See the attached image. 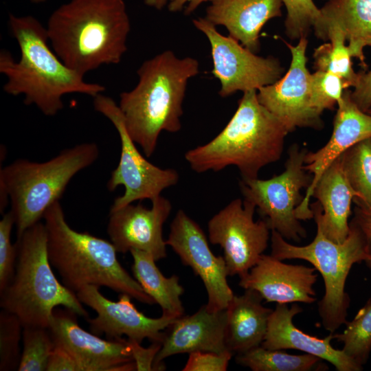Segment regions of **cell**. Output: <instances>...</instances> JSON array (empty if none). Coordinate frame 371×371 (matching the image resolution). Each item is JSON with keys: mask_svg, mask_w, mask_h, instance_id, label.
<instances>
[{"mask_svg": "<svg viewBox=\"0 0 371 371\" xmlns=\"http://www.w3.org/2000/svg\"><path fill=\"white\" fill-rule=\"evenodd\" d=\"M8 26L21 56L16 60L8 50L0 52L6 93L21 95L25 104L34 105L46 116H54L64 106V95L80 93L93 98L105 91L101 84L86 82L84 76L58 58L49 44L46 27L34 16L10 14Z\"/></svg>", "mask_w": 371, "mask_h": 371, "instance_id": "cell-1", "label": "cell"}, {"mask_svg": "<svg viewBox=\"0 0 371 371\" xmlns=\"http://www.w3.org/2000/svg\"><path fill=\"white\" fill-rule=\"evenodd\" d=\"M131 26L124 0H69L51 14L46 30L58 58L85 76L120 63Z\"/></svg>", "mask_w": 371, "mask_h": 371, "instance_id": "cell-2", "label": "cell"}, {"mask_svg": "<svg viewBox=\"0 0 371 371\" xmlns=\"http://www.w3.org/2000/svg\"><path fill=\"white\" fill-rule=\"evenodd\" d=\"M199 73L197 59L165 50L143 62L136 86L120 93L118 106L126 130L146 157L154 153L162 131L181 130L188 84Z\"/></svg>", "mask_w": 371, "mask_h": 371, "instance_id": "cell-3", "label": "cell"}, {"mask_svg": "<svg viewBox=\"0 0 371 371\" xmlns=\"http://www.w3.org/2000/svg\"><path fill=\"white\" fill-rule=\"evenodd\" d=\"M288 133L260 103L257 90L247 91L225 128L209 142L188 150L185 159L198 173L235 166L242 179H256L264 166L280 159Z\"/></svg>", "mask_w": 371, "mask_h": 371, "instance_id": "cell-4", "label": "cell"}, {"mask_svg": "<svg viewBox=\"0 0 371 371\" xmlns=\"http://www.w3.org/2000/svg\"><path fill=\"white\" fill-rule=\"evenodd\" d=\"M43 218L49 260L65 286L76 293L88 285L104 286L142 303L155 304L122 267L113 243L72 229L59 201L46 210Z\"/></svg>", "mask_w": 371, "mask_h": 371, "instance_id": "cell-5", "label": "cell"}, {"mask_svg": "<svg viewBox=\"0 0 371 371\" xmlns=\"http://www.w3.org/2000/svg\"><path fill=\"white\" fill-rule=\"evenodd\" d=\"M99 153L95 142H83L43 162L18 159L0 169V212L4 214L10 199L17 237L43 218L72 178L92 165Z\"/></svg>", "mask_w": 371, "mask_h": 371, "instance_id": "cell-6", "label": "cell"}, {"mask_svg": "<svg viewBox=\"0 0 371 371\" xmlns=\"http://www.w3.org/2000/svg\"><path fill=\"white\" fill-rule=\"evenodd\" d=\"M14 275L0 293V306L18 317L23 326L49 328L54 309L62 306L87 319L89 314L76 293L60 282L50 264L44 223L17 237Z\"/></svg>", "mask_w": 371, "mask_h": 371, "instance_id": "cell-7", "label": "cell"}, {"mask_svg": "<svg viewBox=\"0 0 371 371\" xmlns=\"http://www.w3.org/2000/svg\"><path fill=\"white\" fill-rule=\"evenodd\" d=\"M313 240L304 246L288 243L275 230L271 231V255L281 260L301 259L310 262L322 276L325 293L318 302L324 328L335 333L347 322L350 299L346 292L347 277L352 267L368 256L364 240L354 225L343 243H335L323 233L319 225Z\"/></svg>", "mask_w": 371, "mask_h": 371, "instance_id": "cell-8", "label": "cell"}, {"mask_svg": "<svg viewBox=\"0 0 371 371\" xmlns=\"http://www.w3.org/2000/svg\"><path fill=\"white\" fill-rule=\"evenodd\" d=\"M308 150L296 144L289 147L285 170L268 179H242L240 191L247 200L255 205L265 217L271 230L286 240L299 241L306 231L295 214L304 196L300 190L310 186L313 176L304 169Z\"/></svg>", "mask_w": 371, "mask_h": 371, "instance_id": "cell-9", "label": "cell"}, {"mask_svg": "<svg viewBox=\"0 0 371 371\" xmlns=\"http://www.w3.org/2000/svg\"><path fill=\"white\" fill-rule=\"evenodd\" d=\"M93 107L113 124L121 143L120 161L111 172L106 188L113 192L122 186L124 192L114 200L110 211L136 201L149 199L152 201L161 196L163 190L179 182V175L176 170L161 168L143 157L129 135L122 113L114 100L102 93L98 94L93 98Z\"/></svg>", "mask_w": 371, "mask_h": 371, "instance_id": "cell-10", "label": "cell"}, {"mask_svg": "<svg viewBox=\"0 0 371 371\" xmlns=\"http://www.w3.org/2000/svg\"><path fill=\"white\" fill-rule=\"evenodd\" d=\"M192 23L210 43L212 74L221 83V97L227 98L238 91H258L282 76L284 69L278 58L258 56L231 36L221 34L205 17L194 19Z\"/></svg>", "mask_w": 371, "mask_h": 371, "instance_id": "cell-11", "label": "cell"}, {"mask_svg": "<svg viewBox=\"0 0 371 371\" xmlns=\"http://www.w3.org/2000/svg\"><path fill=\"white\" fill-rule=\"evenodd\" d=\"M256 206L236 199L208 221L210 242L223 249L228 276L242 278L268 247L271 231L265 219L254 221Z\"/></svg>", "mask_w": 371, "mask_h": 371, "instance_id": "cell-12", "label": "cell"}, {"mask_svg": "<svg viewBox=\"0 0 371 371\" xmlns=\"http://www.w3.org/2000/svg\"><path fill=\"white\" fill-rule=\"evenodd\" d=\"M289 49L291 60L286 74L275 82L257 91L260 103L284 125L287 131L296 128L321 129V115L311 103V75L307 67V37L299 39L296 45L284 41Z\"/></svg>", "mask_w": 371, "mask_h": 371, "instance_id": "cell-13", "label": "cell"}, {"mask_svg": "<svg viewBox=\"0 0 371 371\" xmlns=\"http://www.w3.org/2000/svg\"><path fill=\"white\" fill-rule=\"evenodd\" d=\"M166 243L201 279L207 295V308L226 309L234 294L227 283L224 257L213 254L203 230L183 210L177 211L171 222Z\"/></svg>", "mask_w": 371, "mask_h": 371, "instance_id": "cell-14", "label": "cell"}, {"mask_svg": "<svg viewBox=\"0 0 371 371\" xmlns=\"http://www.w3.org/2000/svg\"><path fill=\"white\" fill-rule=\"evenodd\" d=\"M77 315L70 309L56 307L48 328L55 345L69 352L82 371L136 370L128 339H101L81 328Z\"/></svg>", "mask_w": 371, "mask_h": 371, "instance_id": "cell-15", "label": "cell"}, {"mask_svg": "<svg viewBox=\"0 0 371 371\" xmlns=\"http://www.w3.org/2000/svg\"><path fill=\"white\" fill-rule=\"evenodd\" d=\"M99 287L88 285L76 293L79 300L94 310L97 316L87 318L90 331L97 335H105L107 339H128L142 344L144 339L162 343L165 330L177 318L161 315L152 318L139 311L127 294H119L117 301L104 296Z\"/></svg>", "mask_w": 371, "mask_h": 371, "instance_id": "cell-16", "label": "cell"}, {"mask_svg": "<svg viewBox=\"0 0 371 371\" xmlns=\"http://www.w3.org/2000/svg\"><path fill=\"white\" fill-rule=\"evenodd\" d=\"M151 202L150 209L141 203H131L110 211L106 232L118 253L135 249L150 254L156 261L166 257L163 226L172 204L161 195Z\"/></svg>", "mask_w": 371, "mask_h": 371, "instance_id": "cell-17", "label": "cell"}, {"mask_svg": "<svg viewBox=\"0 0 371 371\" xmlns=\"http://www.w3.org/2000/svg\"><path fill=\"white\" fill-rule=\"evenodd\" d=\"M345 89L337 103L333 130L328 142L315 152H307L304 169L313 176L300 204L295 210L299 220L313 218L310 200L313 188L324 170L344 152L358 142L371 137V115L360 109Z\"/></svg>", "mask_w": 371, "mask_h": 371, "instance_id": "cell-18", "label": "cell"}, {"mask_svg": "<svg viewBox=\"0 0 371 371\" xmlns=\"http://www.w3.org/2000/svg\"><path fill=\"white\" fill-rule=\"evenodd\" d=\"M315 271L314 267L286 264L263 254L249 272L240 278L238 284L257 291L267 302L312 304L317 300Z\"/></svg>", "mask_w": 371, "mask_h": 371, "instance_id": "cell-19", "label": "cell"}, {"mask_svg": "<svg viewBox=\"0 0 371 371\" xmlns=\"http://www.w3.org/2000/svg\"><path fill=\"white\" fill-rule=\"evenodd\" d=\"M226 309L210 311L205 304L192 315L177 318L165 331L154 361V370H165L164 359L177 354L230 352L226 344Z\"/></svg>", "mask_w": 371, "mask_h": 371, "instance_id": "cell-20", "label": "cell"}, {"mask_svg": "<svg viewBox=\"0 0 371 371\" xmlns=\"http://www.w3.org/2000/svg\"><path fill=\"white\" fill-rule=\"evenodd\" d=\"M302 312L297 303L291 306L277 304L268 322L265 340L261 346L269 350L295 349L315 355L331 363L338 371H360L363 366L348 357L342 350L335 349L330 344L334 334L324 338L308 335L297 328L293 317Z\"/></svg>", "mask_w": 371, "mask_h": 371, "instance_id": "cell-21", "label": "cell"}, {"mask_svg": "<svg viewBox=\"0 0 371 371\" xmlns=\"http://www.w3.org/2000/svg\"><path fill=\"white\" fill-rule=\"evenodd\" d=\"M313 196L317 200L310 205L316 224L330 240L343 243L350 232L348 219L356 194L345 176L341 156L322 173Z\"/></svg>", "mask_w": 371, "mask_h": 371, "instance_id": "cell-22", "label": "cell"}, {"mask_svg": "<svg viewBox=\"0 0 371 371\" xmlns=\"http://www.w3.org/2000/svg\"><path fill=\"white\" fill-rule=\"evenodd\" d=\"M282 0H211L205 18L223 26L229 35L254 53L260 49V32L271 19L282 16Z\"/></svg>", "mask_w": 371, "mask_h": 371, "instance_id": "cell-23", "label": "cell"}, {"mask_svg": "<svg viewBox=\"0 0 371 371\" xmlns=\"http://www.w3.org/2000/svg\"><path fill=\"white\" fill-rule=\"evenodd\" d=\"M245 290L242 295H234L226 308V344L233 355L261 346L273 311L263 306V298L257 291Z\"/></svg>", "mask_w": 371, "mask_h": 371, "instance_id": "cell-24", "label": "cell"}, {"mask_svg": "<svg viewBox=\"0 0 371 371\" xmlns=\"http://www.w3.org/2000/svg\"><path fill=\"white\" fill-rule=\"evenodd\" d=\"M324 23L336 25L341 30L352 58L366 70L364 48L371 47V0H328L320 8Z\"/></svg>", "mask_w": 371, "mask_h": 371, "instance_id": "cell-25", "label": "cell"}, {"mask_svg": "<svg viewBox=\"0 0 371 371\" xmlns=\"http://www.w3.org/2000/svg\"><path fill=\"white\" fill-rule=\"evenodd\" d=\"M133 257L132 271L135 280L144 291L158 304L162 315L166 317L179 318L184 315V308L181 296L184 293L176 275L165 277L157 267L154 258L148 253L131 249Z\"/></svg>", "mask_w": 371, "mask_h": 371, "instance_id": "cell-26", "label": "cell"}, {"mask_svg": "<svg viewBox=\"0 0 371 371\" xmlns=\"http://www.w3.org/2000/svg\"><path fill=\"white\" fill-rule=\"evenodd\" d=\"M324 30L326 41L317 47L313 54L314 65L317 70L333 73L339 76L347 89L354 87L357 81L358 72L352 67V56L346 45V38L341 30L332 23H324Z\"/></svg>", "mask_w": 371, "mask_h": 371, "instance_id": "cell-27", "label": "cell"}, {"mask_svg": "<svg viewBox=\"0 0 371 371\" xmlns=\"http://www.w3.org/2000/svg\"><path fill=\"white\" fill-rule=\"evenodd\" d=\"M321 358L310 354L291 355L281 350H269L259 346L236 355L238 364L253 371L327 370Z\"/></svg>", "mask_w": 371, "mask_h": 371, "instance_id": "cell-28", "label": "cell"}, {"mask_svg": "<svg viewBox=\"0 0 371 371\" xmlns=\"http://www.w3.org/2000/svg\"><path fill=\"white\" fill-rule=\"evenodd\" d=\"M344 172L356 194L355 204L371 209V137L355 144L341 155Z\"/></svg>", "mask_w": 371, "mask_h": 371, "instance_id": "cell-29", "label": "cell"}, {"mask_svg": "<svg viewBox=\"0 0 371 371\" xmlns=\"http://www.w3.org/2000/svg\"><path fill=\"white\" fill-rule=\"evenodd\" d=\"M346 324L341 333L334 334V339L343 344L345 354L363 366L371 351V300Z\"/></svg>", "mask_w": 371, "mask_h": 371, "instance_id": "cell-30", "label": "cell"}, {"mask_svg": "<svg viewBox=\"0 0 371 371\" xmlns=\"http://www.w3.org/2000/svg\"><path fill=\"white\" fill-rule=\"evenodd\" d=\"M286 8L284 21L288 38L295 40L309 34L313 30L315 36L325 41L320 8L313 0H282Z\"/></svg>", "mask_w": 371, "mask_h": 371, "instance_id": "cell-31", "label": "cell"}, {"mask_svg": "<svg viewBox=\"0 0 371 371\" xmlns=\"http://www.w3.org/2000/svg\"><path fill=\"white\" fill-rule=\"evenodd\" d=\"M55 346L48 328L25 326L23 328L22 352L19 371H47Z\"/></svg>", "mask_w": 371, "mask_h": 371, "instance_id": "cell-32", "label": "cell"}, {"mask_svg": "<svg viewBox=\"0 0 371 371\" xmlns=\"http://www.w3.org/2000/svg\"><path fill=\"white\" fill-rule=\"evenodd\" d=\"M23 324L14 314L0 312V371L18 370L21 352Z\"/></svg>", "mask_w": 371, "mask_h": 371, "instance_id": "cell-33", "label": "cell"}, {"mask_svg": "<svg viewBox=\"0 0 371 371\" xmlns=\"http://www.w3.org/2000/svg\"><path fill=\"white\" fill-rule=\"evenodd\" d=\"M345 89L347 87L344 80L333 73L317 70L311 75V103L320 115L337 105Z\"/></svg>", "mask_w": 371, "mask_h": 371, "instance_id": "cell-34", "label": "cell"}, {"mask_svg": "<svg viewBox=\"0 0 371 371\" xmlns=\"http://www.w3.org/2000/svg\"><path fill=\"white\" fill-rule=\"evenodd\" d=\"M14 225L11 211L3 214L0 221V293L10 284L15 272L17 247L16 243L13 245L11 242Z\"/></svg>", "mask_w": 371, "mask_h": 371, "instance_id": "cell-35", "label": "cell"}, {"mask_svg": "<svg viewBox=\"0 0 371 371\" xmlns=\"http://www.w3.org/2000/svg\"><path fill=\"white\" fill-rule=\"evenodd\" d=\"M234 355L230 352L216 353L212 352H193L189 357L183 371H225Z\"/></svg>", "mask_w": 371, "mask_h": 371, "instance_id": "cell-36", "label": "cell"}, {"mask_svg": "<svg viewBox=\"0 0 371 371\" xmlns=\"http://www.w3.org/2000/svg\"><path fill=\"white\" fill-rule=\"evenodd\" d=\"M128 340L131 348L136 370H154V361L161 347V343L153 342L149 347L144 348L140 343L133 340Z\"/></svg>", "mask_w": 371, "mask_h": 371, "instance_id": "cell-37", "label": "cell"}, {"mask_svg": "<svg viewBox=\"0 0 371 371\" xmlns=\"http://www.w3.org/2000/svg\"><path fill=\"white\" fill-rule=\"evenodd\" d=\"M350 91V97L356 105L364 112L371 108V69L358 72L357 83Z\"/></svg>", "mask_w": 371, "mask_h": 371, "instance_id": "cell-38", "label": "cell"}, {"mask_svg": "<svg viewBox=\"0 0 371 371\" xmlns=\"http://www.w3.org/2000/svg\"><path fill=\"white\" fill-rule=\"evenodd\" d=\"M47 371H82L74 357L65 348L55 345L47 363Z\"/></svg>", "mask_w": 371, "mask_h": 371, "instance_id": "cell-39", "label": "cell"}, {"mask_svg": "<svg viewBox=\"0 0 371 371\" xmlns=\"http://www.w3.org/2000/svg\"><path fill=\"white\" fill-rule=\"evenodd\" d=\"M360 232L368 255H371V209L355 204L354 217L350 223Z\"/></svg>", "mask_w": 371, "mask_h": 371, "instance_id": "cell-40", "label": "cell"}, {"mask_svg": "<svg viewBox=\"0 0 371 371\" xmlns=\"http://www.w3.org/2000/svg\"><path fill=\"white\" fill-rule=\"evenodd\" d=\"M211 0H168L167 8L170 12L183 10L186 15L194 12L202 3Z\"/></svg>", "mask_w": 371, "mask_h": 371, "instance_id": "cell-41", "label": "cell"}, {"mask_svg": "<svg viewBox=\"0 0 371 371\" xmlns=\"http://www.w3.org/2000/svg\"><path fill=\"white\" fill-rule=\"evenodd\" d=\"M144 1L148 7L160 10L168 4V0H144Z\"/></svg>", "mask_w": 371, "mask_h": 371, "instance_id": "cell-42", "label": "cell"}, {"mask_svg": "<svg viewBox=\"0 0 371 371\" xmlns=\"http://www.w3.org/2000/svg\"><path fill=\"white\" fill-rule=\"evenodd\" d=\"M364 262H366V265L371 269V255H368Z\"/></svg>", "mask_w": 371, "mask_h": 371, "instance_id": "cell-43", "label": "cell"}, {"mask_svg": "<svg viewBox=\"0 0 371 371\" xmlns=\"http://www.w3.org/2000/svg\"><path fill=\"white\" fill-rule=\"evenodd\" d=\"M32 3H42L45 2L47 0H30Z\"/></svg>", "mask_w": 371, "mask_h": 371, "instance_id": "cell-44", "label": "cell"}, {"mask_svg": "<svg viewBox=\"0 0 371 371\" xmlns=\"http://www.w3.org/2000/svg\"><path fill=\"white\" fill-rule=\"evenodd\" d=\"M367 113L371 115V108L367 111Z\"/></svg>", "mask_w": 371, "mask_h": 371, "instance_id": "cell-45", "label": "cell"}]
</instances>
